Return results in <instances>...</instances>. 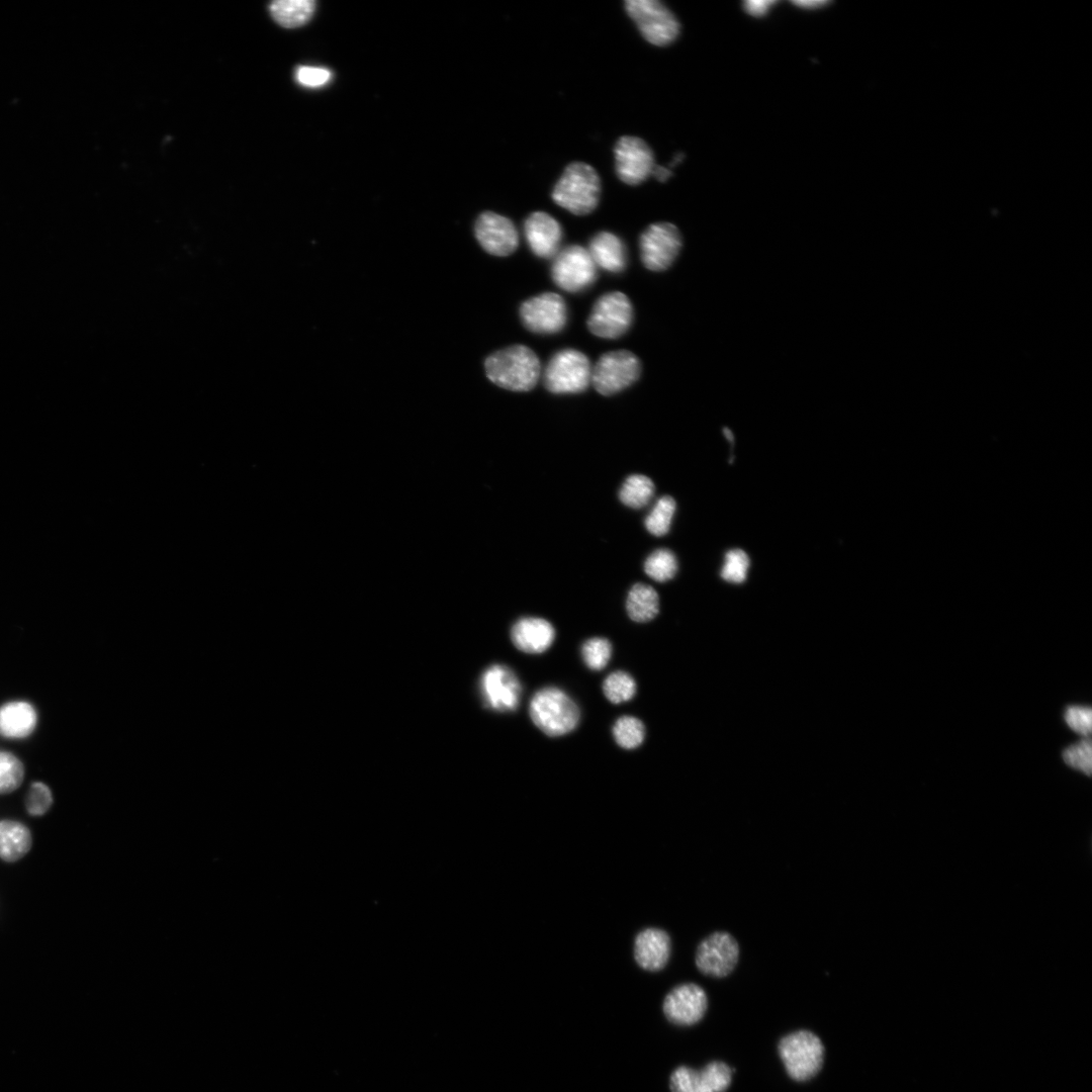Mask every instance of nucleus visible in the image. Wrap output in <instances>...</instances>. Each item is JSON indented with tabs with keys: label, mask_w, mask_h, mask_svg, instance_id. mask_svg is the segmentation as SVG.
I'll return each mask as SVG.
<instances>
[{
	"label": "nucleus",
	"mask_w": 1092,
	"mask_h": 1092,
	"mask_svg": "<svg viewBox=\"0 0 1092 1092\" xmlns=\"http://www.w3.org/2000/svg\"><path fill=\"white\" fill-rule=\"evenodd\" d=\"M487 378L513 391H529L539 381L541 365L529 347L513 345L489 355L484 362Z\"/></svg>",
	"instance_id": "obj_1"
},
{
	"label": "nucleus",
	"mask_w": 1092,
	"mask_h": 1092,
	"mask_svg": "<svg viewBox=\"0 0 1092 1092\" xmlns=\"http://www.w3.org/2000/svg\"><path fill=\"white\" fill-rule=\"evenodd\" d=\"M543 379L545 387L552 393H579L592 382V365L583 353L563 349L551 357Z\"/></svg>",
	"instance_id": "obj_4"
},
{
	"label": "nucleus",
	"mask_w": 1092,
	"mask_h": 1092,
	"mask_svg": "<svg viewBox=\"0 0 1092 1092\" xmlns=\"http://www.w3.org/2000/svg\"><path fill=\"white\" fill-rule=\"evenodd\" d=\"M654 493L652 480L641 474L629 476L623 483L619 497L629 508L640 509L645 507Z\"/></svg>",
	"instance_id": "obj_28"
},
{
	"label": "nucleus",
	"mask_w": 1092,
	"mask_h": 1092,
	"mask_svg": "<svg viewBox=\"0 0 1092 1092\" xmlns=\"http://www.w3.org/2000/svg\"><path fill=\"white\" fill-rule=\"evenodd\" d=\"M529 713L533 723L551 737L571 732L580 718L579 709L574 701L563 691L554 687L541 689L534 694Z\"/></svg>",
	"instance_id": "obj_3"
},
{
	"label": "nucleus",
	"mask_w": 1092,
	"mask_h": 1092,
	"mask_svg": "<svg viewBox=\"0 0 1092 1092\" xmlns=\"http://www.w3.org/2000/svg\"><path fill=\"white\" fill-rule=\"evenodd\" d=\"M724 434H725L726 438H727V439H728L729 441H732V439H733V438H732V437H733V435H732V433H731V431H730L729 429L725 428V429H724Z\"/></svg>",
	"instance_id": "obj_41"
},
{
	"label": "nucleus",
	"mask_w": 1092,
	"mask_h": 1092,
	"mask_svg": "<svg viewBox=\"0 0 1092 1092\" xmlns=\"http://www.w3.org/2000/svg\"><path fill=\"white\" fill-rule=\"evenodd\" d=\"M670 954L671 940L665 930L647 927L636 934L633 957L641 969L649 972L660 971L668 963Z\"/></svg>",
	"instance_id": "obj_20"
},
{
	"label": "nucleus",
	"mask_w": 1092,
	"mask_h": 1092,
	"mask_svg": "<svg viewBox=\"0 0 1092 1092\" xmlns=\"http://www.w3.org/2000/svg\"><path fill=\"white\" fill-rule=\"evenodd\" d=\"M681 245V235L674 224L652 223L640 236L642 263L651 271L666 270L676 259Z\"/></svg>",
	"instance_id": "obj_10"
},
{
	"label": "nucleus",
	"mask_w": 1092,
	"mask_h": 1092,
	"mask_svg": "<svg viewBox=\"0 0 1092 1092\" xmlns=\"http://www.w3.org/2000/svg\"><path fill=\"white\" fill-rule=\"evenodd\" d=\"M613 735L619 746L625 749H633L643 742L645 727L641 720L632 716H623L616 721L613 727Z\"/></svg>",
	"instance_id": "obj_30"
},
{
	"label": "nucleus",
	"mask_w": 1092,
	"mask_h": 1092,
	"mask_svg": "<svg viewBox=\"0 0 1092 1092\" xmlns=\"http://www.w3.org/2000/svg\"><path fill=\"white\" fill-rule=\"evenodd\" d=\"M611 655L612 645L606 638H590L581 647L582 660L592 670L603 669L608 664Z\"/></svg>",
	"instance_id": "obj_33"
},
{
	"label": "nucleus",
	"mask_w": 1092,
	"mask_h": 1092,
	"mask_svg": "<svg viewBox=\"0 0 1092 1092\" xmlns=\"http://www.w3.org/2000/svg\"><path fill=\"white\" fill-rule=\"evenodd\" d=\"M551 276L559 288L572 293L580 292L595 282L597 266L586 249L571 245L554 257Z\"/></svg>",
	"instance_id": "obj_9"
},
{
	"label": "nucleus",
	"mask_w": 1092,
	"mask_h": 1092,
	"mask_svg": "<svg viewBox=\"0 0 1092 1092\" xmlns=\"http://www.w3.org/2000/svg\"><path fill=\"white\" fill-rule=\"evenodd\" d=\"M641 364L635 354L618 350L602 355L592 367V383L603 395H613L633 384L640 376Z\"/></svg>",
	"instance_id": "obj_7"
},
{
	"label": "nucleus",
	"mask_w": 1092,
	"mask_h": 1092,
	"mask_svg": "<svg viewBox=\"0 0 1092 1092\" xmlns=\"http://www.w3.org/2000/svg\"><path fill=\"white\" fill-rule=\"evenodd\" d=\"M651 175H653L658 181L665 182L672 175V173L668 168L655 165Z\"/></svg>",
	"instance_id": "obj_40"
},
{
	"label": "nucleus",
	"mask_w": 1092,
	"mask_h": 1092,
	"mask_svg": "<svg viewBox=\"0 0 1092 1092\" xmlns=\"http://www.w3.org/2000/svg\"><path fill=\"white\" fill-rule=\"evenodd\" d=\"M40 724L36 705L25 698L7 699L0 703V738L21 742L31 738Z\"/></svg>",
	"instance_id": "obj_15"
},
{
	"label": "nucleus",
	"mask_w": 1092,
	"mask_h": 1092,
	"mask_svg": "<svg viewBox=\"0 0 1092 1092\" xmlns=\"http://www.w3.org/2000/svg\"><path fill=\"white\" fill-rule=\"evenodd\" d=\"M475 238L482 249L490 255L505 257L514 253L519 236L513 221L492 211H484L474 224Z\"/></svg>",
	"instance_id": "obj_17"
},
{
	"label": "nucleus",
	"mask_w": 1092,
	"mask_h": 1092,
	"mask_svg": "<svg viewBox=\"0 0 1092 1092\" xmlns=\"http://www.w3.org/2000/svg\"><path fill=\"white\" fill-rule=\"evenodd\" d=\"M606 698L613 704H620L631 700L636 693V682L626 671H615L609 674L603 684Z\"/></svg>",
	"instance_id": "obj_31"
},
{
	"label": "nucleus",
	"mask_w": 1092,
	"mask_h": 1092,
	"mask_svg": "<svg viewBox=\"0 0 1092 1092\" xmlns=\"http://www.w3.org/2000/svg\"><path fill=\"white\" fill-rule=\"evenodd\" d=\"M55 804V795L52 787L42 780H34L29 783L24 795V810L33 818L46 816Z\"/></svg>",
	"instance_id": "obj_27"
},
{
	"label": "nucleus",
	"mask_w": 1092,
	"mask_h": 1092,
	"mask_svg": "<svg viewBox=\"0 0 1092 1092\" xmlns=\"http://www.w3.org/2000/svg\"><path fill=\"white\" fill-rule=\"evenodd\" d=\"M749 558L741 549H733L726 553L725 562L721 570V577L729 582L740 583L746 579Z\"/></svg>",
	"instance_id": "obj_35"
},
{
	"label": "nucleus",
	"mask_w": 1092,
	"mask_h": 1092,
	"mask_svg": "<svg viewBox=\"0 0 1092 1092\" xmlns=\"http://www.w3.org/2000/svg\"><path fill=\"white\" fill-rule=\"evenodd\" d=\"M1068 726L1082 736L1089 737L1092 727V712L1089 707L1069 706L1064 714Z\"/></svg>",
	"instance_id": "obj_36"
},
{
	"label": "nucleus",
	"mask_w": 1092,
	"mask_h": 1092,
	"mask_svg": "<svg viewBox=\"0 0 1092 1092\" xmlns=\"http://www.w3.org/2000/svg\"><path fill=\"white\" fill-rule=\"evenodd\" d=\"M625 10L642 36L651 44L664 47L676 39L679 22L675 15L658 0H627Z\"/></svg>",
	"instance_id": "obj_6"
},
{
	"label": "nucleus",
	"mask_w": 1092,
	"mask_h": 1092,
	"mask_svg": "<svg viewBox=\"0 0 1092 1092\" xmlns=\"http://www.w3.org/2000/svg\"><path fill=\"white\" fill-rule=\"evenodd\" d=\"M555 637L551 623L542 619L527 617L518 620L512 627L511 638L521 651L538 654L547 650Z\"/></svg>",
	"instance_id": "obj_21"
},
{
	"label": "nucleus",
	"mask_w": 1092,
	"mask_h": 1092,
	"mask_svg": "<svg viewBox=\"0 0 1092 1092\" xmlns=\"http://www.w3.org/2000/svg\"><path fill=\"white\" fill-rule=\"evenodd\" d=\"M738 959L736 939L726 931H715L698 944L695 962L704 975L723 978L734 970Z\"/></svg>",
	"instance_id": "obj_12"
},
{
	"label": "nucleus",
	"mask_w": 1092,
	"mask_h": 1092,
	"mask_svg": "<svg viewBox=\"0 0 1092 1092\" xmlns=\"http://www.w3.org/2000/svg\"><path fill=\"white\" fill-rule=\"evenodd\" d=\"M775 4L776 1L771 0H748L743 3V8L749 15L761 17L765 15Z\"/></svg>",
	"instance_id": "obj_38"
},
{
	"label": "nucleus",
	"mask_w": 1092,
	"mask_h": 1092,
	"mask_svg": "<svg viewBox=\"0 0 1092 1092\" xmlns=\"http://www.w3.org/2000/svg\"><path fill=\"white\" fill-rule=\"evenodd\" d=\"M1064 761L1071 767L1080 770L1087 776L1091 775L1092 748L1089 737L1068 746L1063 751Z\"/></svg>",
	"instance_id": "obj_34"
},
{
	"label": "nucleus",
	"mask_w": 1092,
	"mask_h": 1092,
	"mask_svg": "<svg viewBox=\"0 0 1092 1092\" xmlns=\"http://www.w3.org/2000/svg\"><path fill=\"white\" fill-rule=\"evenodd\" d=\"M332 74L325 68L302 66L296 70L297 82L306 87H321L331 80Z\"/></svg>",
	"instance_id": "obj_37"
},
{
	"label": "nucleus",
	"mask_w": 1092,
	"mask_h": 1092,
	"mask_svg": "<svg viewBox=\"0 0 1092 1092\" xmlns=\"http://www.w3.org/2000/svg\"><path fill=\"white\" fill-rule=\"evenodd\" d=\"M523 325L529 331L550 335L560 332L567 322V306L557 293L544 292L525 300L520 306Z\"/></svg>",
	"instance_id": "obj_11"
},
{
	"label": "nucleus",
	"mask_w": 1092,
	"mask_h": 1092,
	"mask_svg": "<svg viewBox=\"0 0 1092 1092\" xmlns=\"http://www.w3.org/2000/svg\"><path fill=\"white\" fill-rule=\"evenodd\" d=\"M793 3L799 8L812 10L822 8L826 6L829 2L821 0H799L794 1Z\"/></svg>",
	"instance_id": "obj_39"
},
{
	"label": "nucleus",
	"mask_w": 1092,
	"mask_h": 1092,
	"mask_svg": "<svg viewBox=\"0 0 1092 1092\" xmlns=\"http://www.w3.org/2000/svg\"><path fill=\"white\" fill-rule=\"evenodd\" d=\"M779 1054L789 1076L796 1081H806L821 1069L824 1048L817 1035L799 1030L780 1040Z\"/></svg>",
	"instance_id": "obj_5"
},
{
	"label": "nucleus",
	"mask_w": 1092,
	"mask_h": 1092,
	"mask_svg": "<svg viewBox=\"0 0 1092 1092\" xmlns=\"http://www.w3.org/2000/svg\"><path fill=\"white\" fill-rule=\"evenodd\" d=\"M524 233L531 251L539 258L551 259L559 252L562 229L544 211L532 212L524 222Z\"/></svg>",
	"instance_id": "obj_19"
},
{
	"label": "nucleus",
	"mask_w": 1092,
	"mask_h": 1092,
	"mask_svg": "<svg viewBox=\"0 0 1092 1092\" xmlns=\"http://www.w3.org/2000/svg\"><path fill=\"white\" fill-rule=\"evenodd\" d=\"M26 776L22 758L14 751L0 749V795H9L18 790Z\"/></svg>",
	"instance_id": "obj_26"
},
{
	"label": "nucleus",
	"mask_w": 1092,
	"mask_h": 1092,
	"mask_svg": "<svg viewBox=\"0 0 1092 1092\" xmlns=\"http://www.w3.org/2000/svg\"><path fill=\"white\" fill-rule=\"evenodd\" d=\"M633 321V307L629 298L620 291H612L599 297L587 318L592 334L603 339L623 336Z\"/></svg>",
	"instance_id": "obj_8"
},
{
	"label": "nucleus",
	"mask_w": 1092,
	"mask_h": 1092,
	"mask_svg": "<svg viewBox=\"0 0 1092 1092\" xmlns=\"http://www.w3.org/2000/svg\"><path fill=\"white\" fill-rule=\"evenodd\" d=\"M588 253L596 266L612 273L622 272L627 264V253L621 239L609 232H600L593 237Z\"/></svg>",
	"instance_id": "obj_23"
},
{
	"label": "nucleus",
	"mask_w": 1092,
	"mask_h": 1092,
	"mask_svg": "<svg viewBox=\"0 0 1092 1092\" xmlns=\"http://www.w3.org/2000/svg\"><path fill=\"white\" fill-rule=\"evenodd\" d=\"M708 1006L705 991L694 983L680 984L663 1000L666 1018L676 1025H693L704 1016Z\"/></svg>",
	"instance_id": "obj_18"
},
{
	"label": "nucleus",
	"mask_w": 1092,
	"mask_h": 1092,
	"mask_svg": "<svg viewBox=\"0 0 1092 1092\" xmlns=\"http://www.w3.org/2000/svg\"><path fill=\"white\" fill-rule=\"evenodd\" d=\"M273 19L283 27L294 28L305 24L313 15V0H276L269 6Z\"/></svg>",
	"instance_id": "obj_25"
},
{
	"label": "nucleus",
	"mask_w": 1092,
	"mask_h": 1092,
	"mask_svg": "<svg viewBox=\"0 0 1092 1092\" xmlns=\"http://www.w3.org/2000/svg\"><path fill=\"white\" fill-rule=\"evenodd\" d=\"M676 570V558L668 549H658L652 552L644 562L645 573L658 582L671 579Z\"/></svg>",
	"instance_id": "obj_29"
},
{
	"label": "nucleus",
	"mask_w": 1092,
	"mask_h": 1092,
	"mask_svg": "<svg viewBox=\"0 0 1092 1092\" xmlns=\"http://www.w3.org/2000/svg\"><path fill=\"white\" fill-rule=\"evenodd\" d=\"M732 1069L723 1062H711L701 1070L678 1067L670 1076L671 1092H725L730 1086Z\"/></svg>",
	"instance_id": "obj_16"
},
{
	"label": "nucleus",
	"mask_w": 1092,
	"mask_h": 1092,
	"mask_svg": "<svg viewBox=\"0 0 1092 1092\" xmlns=\"http://www.w3.org/2000/svg\"><path fill=\"white\" fill-rule=\"evenodd\" d=\"M480 692L487 708L497 712H512L519 706L522 686L511 668L503 664H492L480 677Z\"/></svg>",
	"instance_id": "obj_14"
},
{
	"label": "nucleus",
	"mask_w": 1092,
	"mask_h": 1092,
	"mask_svg": "<svg viewBox=\"0 0 1092 1092\" xmlns=\"http://www.w3.org/2000/svg\"><path fill=\"white\" fill-rule=\"evenodd\" d=\"M32 843L31 830L25 823L12 818L0 819L1 860L9 863L20 860L30 851Z\"/></svg>",
	"instance_id": "obj_22"
},
{
	"label": "nucleus",
	"mask_w": 1092,
	"mask_h": 1092,
	"mask_svg": "<svg viewBox=\"0 0 1092 1092\" xmlns=\"http://www.w3.org/2000/svg\"><path fill=\"white\" fill-rule=\"evenodd\" d=\"M674 511L675 502L671 496L660 497L645 519L647 531L655 536L665 535L669 531Z\"/></svg>",
	"instance_id": "obj_32"
},
{
	"label": "nucleus",
	"mask_w": 1092,
	"mask_h": 1092,
	"mask_svg": "<svg viewBox=\"0 0 1092 1092\" xmlns=\"http://www.w3.org/2000/svg\"><path fill=\"white\" fill-rule=\"evenodd\" d=\"M601 193V180L597 171L583 162L566 166L554 185L553 201L575 215H585L597 207Z\"/></svg>",
	"instance_id": "obj_2"
},
{
	"label": "nucleus",
	"mask_w": 1092,
	"mask_h": 1092,
	"mask_svg": "<svg viewBox=\"0 0 1092 1092\" xmlns=\"http://www.w3.org/2000/svg\"><path fill=\"white\" fill-rule=\"evenodd\" d=\"M616 173L628 185L644 182L655 166L653 153L645 141L638 136H621L614 149Z\"/></svg>",
	"instance_id": "obj_13"
},
{
	"label": "nucleus",
	"mask_w": 1092,
	"mask_h": 1092,
	"mask_svg": "<svg viewBox=\"0 0 1092 1092\" xmlns=\"http://www.w3.org/2000/svg\"><path fill=\"white\" fill-rule=\"evenodd\" d=\"M626 610L631 620L645 623L652 620L659 611V598L656 590L647 584L636 583L628 593Z\"/></svg>",
	"instance_id": "obj_24"
}]
</instances>
